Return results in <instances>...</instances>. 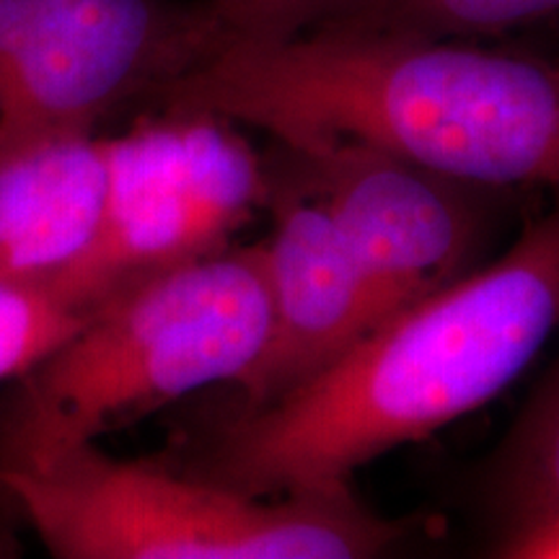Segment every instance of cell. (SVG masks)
<instances>
[{"label":"cell","mask_w":559,"mask_h":559,"mask_svg":"<svg viewBox=\"0 0 559 559\" xmlns=\"http://www.w3.org/2000/svg\"><path fill=\"white\" fill-rule=\"evenodd\" d=\"M559 332V198L485 267L376 324L337 360L171 456L254 498L347 492L353 474L485 407Z\"/></svg>","instance_id":"cell-1"},{"label":"cell","mask_w":559,"mask_h":559,"mask_svg":"<svg viewBox=\"0 0 559 559\" xmlns=\"http://www.w3.org/2000/svg\"><path fill=\"white\" fill-rule=\"evenodd\" d=\"M151 107L262 130L285 151L360 143L487 190L559 192V66L464 39L321 26L228 41Z\"/></svg>","instance_id":"cell-2"},{"label":"cell","mask_w":559,"mask_h":559,"mask_svg":"<svg viewBox=\"0 0 559 559\" xmlns=\"http://www.w3.org/2000/svg\"><path fill=\"white\" fill-rule=\"evenodd\" d=\"M270 317L262 243L122 290L13 379L0 469H45L194 391L236 386L267 345Z\"/></svg>","instance_id":"cell-3"},{"label":"cell","mask_w":559,"mask_h":559,"mask_svg":"<svg viewBox=\"0 0 559 559\" xmlns=\"http://www.w3.org/2000/svg\"><path fill=\"white\" fill-rule=\"evenodd\" d=\"M0 495L58 559H360L402 534L353 489L254 498L171 456L99 445L45 469H0Z\"/></svg>","instance_id":"cell-4"},{"label":"cell","mask_w":559,"mask_h":559,"mask_svg":"<svg viewBox=\"0 0 559 559\" xmlns=\"http://www.w3.org/2000/svg\"><path fill=\"white\" fill-rule=\"evenodd\" d=\"M267 164L239 124L156 109L107 138V200L94 241L50 285V296L94 313L122 290L230 247L264 207Z\"/></svg>","instance_id":"cell-5"},{"label":"cell","mask_w":559,"mask_h":559,"mask_svg":"<svg viewBox=\"0 0 559 559\" xmlns=\"http://www.w3.org/2000/svg\"><path fill=\"white\" fill-rule=\"evenodd\" d=\"M210 50L200 0H29L0 70V140L96 132Z\"/></svg>","instance_id":"cell-6"},{"label":"cell","mask_w":559,"mask_h":559,"mask_svg":"<svg viewBox=\"0 0 559 559\" xmlns=\"http://www.w3.org/2000/svg\"><path fill=\"white\" fill-rule=\"evenodd\" d=\"M267 174L332 215L366 280L376 324L469 275L487 198L498 192L360 143L277 148Z\"/></svg>","instance_id":"cell-7"},{"label":"cell","mask_w":559,"mask_h":559,"mask_svg":"<svg viewBox=\"0 0 559 559\" xmlns=\"http://www.w3.org/2000/svg\"><path fill=\"white\" fill-rule=\"evenodd\" d=\"M264 207L272 213L262 241L272 317L260 360L236 383L243 407L283 396L376 326L366 280L332 215L272 177Z\"/></svg>","instance_id":"cell-8"},{"label":"cell","mask_w":559,"mask_h":559,"mask_svg":"<svg viewBox=\"0 0 559 559\" xmlns=\"http://www.w3.org/2000/svg\"><path fill=\"white\" fill-rule=\"evenodd\" d=\"M104 200L107 138L0 140V288L50 293L94 241Z\"/></svg>","instance_id":"cell-9"},{"label":"cell","mask_w":559,"mask_h":559,"mask_svg":"<svg viewBox=\"0 0 559 559\" xmlns=\"http://www.w3.org/2000/svg\"><path fill=\"white\" fill-rule=\"evenodd\" d=\"M489 555L559 559V355L489 469Z\"/></svg>","instance_id":"cell-10"},{"label":"cell","mask_w":559,"mask_h":559,"mask_svg":"<svg viewBox=\"0 0 559 559\" xmlns=\"http://www.w3.org/2000/svg\"><path fill=\"white\" fill-rule=\"evenodd\" d=\"M557 13L559 0H360L345 16L326 26L469 39L502 34Z\"/></svg>","instance_id":"cell-11"},{"label":"cell","mask_w":559,"mask_h":559,"mask_svg":"<svg viewBox=\"0 0 559 559\" xmlns=\"http://www.w3.org/2000/svg\"><path fill=\"white\" fill-rule=\"evenodd\" d=\"M91 317L47 290L0 288V381H13Z\"/></svg>","instance_id":"cell-12"},{"label":"cell","mask_w":559,"mask_h":559,"mask_svg":"<svg viewBox=\"0 0 559 559\" xmlns=\"http://www.w3.org/2000/svg\"><path fill=\"white\" fill-rule=\"evenodd\" d=\"M200 3L213 29L215 47H221L228 41L298 37L319 26L334 24L360 0H200Z\"/></svg>","instance_id":"cell-13"}]
</instances>
